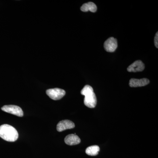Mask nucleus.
Instances as JSON below:
<instances>
[{
	"label": "nucleus",
	"instance_id": "0eeeda50",
	"mask_svg": "<svg viewBox=\"0 0 158 158\" xmlns=\"http://www.w3.org/2000/svg\"><path fill=\"white\" fill-rule=\"evenodd\" d=\"M145 66L141 60H137L129 66L127 71L129 72H138L144 70Z\"/></svg>",
	"mask_w": 158,
	"mask_h": 158
},
{
	"label": "nucleus",
	"instance_id": "7ed1b4c3",
	"mask_svg": "<svg viewBox=\"0 0 158 158\" xmlns=\"http://www.w3.org/2000/svg\"><path fill=\"white\" fill-rule=\"evenodd\" d=\"M46 94L51 99L54 100H59L65 94V91L63 89L56 88L47 90Z\"/></svg>",
	"mask_w": 158,
	"mask_h": 158
},
{
	"label": "nucleus",
	"instance_id": "20e7f679",
	"mask_svg": "<svg viewBox=\"0 0 158 158\" xmlns=\"http://www.w3.org/2000/svg\"><path fill=\"white\" fill-rule=\"evenodd\" d=\"M2 110L6 113H10L19 117H22L23 116V112L22 110L18 106L15 105H6L2 108Z\"/></svg>",
	"mask_w": 158,
	"mask_h": 158
},
{
	"label": "nucleus",
	"instance_id": "6e6552de",
	"mask_svg": "<svg viewBox=\"0 0 158 158\" xmlns=\"http://www.w3.org/2000/svg\"><path fill=\"white\" fill-rule=\"evenodd\" d=\"M150 81L148 79H131L129 81L130 87L132 88L143 87L149 84Z\"/></svg>",
	"mask_w": 158,
	"mask_h": 158
},
{
	"label": "nucleus",
	"instance_id": "f8f14e48",
	"mask_svg": "<svg viewBox=\"0 0 158 158\" xmlns=\"http://www.w3.org/2000/svg\"><path fill=\"white\" fill-rule=\"evenodd\" d=\"M154 43L156 48H158V33L157 32L154 38Z\"/></svg>",
	"mask_w": 158,
	"mask_h": 158
},
{
	"label": "nucleus",
	"instance_id": "9d476101",
	"mask_svg": "<svg viewBox=\"0 0 158 158\" xmlns=\"http://www.w3.org/2000/svg\"><path fill=\"white\" fill-rule=\"evenodd\" d=\"M81 10L84 12L90 11L92 12H95L97 10V7L94 3L92 2H89L84 4L81 7Z\"/></svg>",
	"mask_w": 158,
	"mask_h": 158
},
{
	"label": "nucleus",
	"instance_id": "1a4fd4ad",
	"mask_svg": "<svg viewBox=\"0 0 158 158\" xmlns=\"http://www.w3.org/2000/svg\"><path fill=\"white\" fill-rule=\"evenodd\" d=\"M65 144L69 145H74L81 142V139L78 136L75 134L68 135L65 138Z\"/></svg>",
	"mask_w": 158,
	"mask_h": 158
},
{
	"label": "nucleus",
	"instance_id": "f03ea898",
	"mask_svg": "<svg viewBox=\"0 0 158 158\" xmlns=\"http://www.w3.org/2000/svg\"><path fill=\"white\" fill-rule=\"evenodd\" d=\"M82 95H85L84 104L88 108H94L97 105V98L93 88L90 85H85L81 91Z\"/></svg>",
	"mask_w": 158,
	"mask_h": 158
},
{
	"label": "nucleus",
	"instance_id": "423d86ee",
	"mask_svg": "<svg viewBox=\"0 0 158 158\" xmlns=\"http://www.w3.org/2000/svg\"><path fill=\"white\" fill-rule=\"evenodd\" d=\"M75 127L74 123L69 120H64L59 122L57 125V130L59 132H62L65 130L71 129Z\"/></svg>",
	"mask_w": 158,
	"mask_h": 158
},
{
	"label": "nucleus",
	"instance_id": "39448f33",
	"mask_svg": "<svg viewBox=\"0 0 158 158\" xmlns=\"http://www.w3.org/2000/svg\"><path fill=\"white\" fill-rule=\"evenodd\" d=\"M118 46L117 40L113 37H111L107 40L104 43V47L105 49L107 52H113L116 50Z\"/></svg>",
	"mask_w": 158,
	"mask_h": 158
},
{
	"label": "nucleus",
	"instance_id": "f257e3e1",
	"mask_svg": "<svg viewBox=\"0 0 158 158\" xmlns=\"http://www.w3.org/2000/svg\"><path fill=\"white\" fill-rule=\"evenodd\" d=\"M0 137L5 141L14 142L17 140L19 134L17 130L9 124H3L0 126Z\"/></svg>",
	"mask_w": 158,
	"mask_h": 158
},
{
	"label": "nucleus",
	"instance_id": "9b49d317",
	"mask_svg": "<svg viewBox=\"0 0 158 158\" xmlns=\"http://www.w3.org/2000/svg\"><path fill=\"white\" fill-rule=\"evenodd\" d=\"M100 151V148L98 145H93L88 147L86 149V153L88 155L95 156L97 155Z\"/></svg>",
	"mask_w": 158,
	"mask_h": 158
}]
</instances>
